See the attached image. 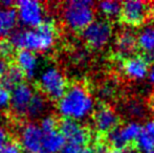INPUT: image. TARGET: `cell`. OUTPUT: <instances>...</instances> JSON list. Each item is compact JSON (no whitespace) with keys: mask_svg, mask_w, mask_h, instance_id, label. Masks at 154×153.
<instances>
[{"mask_svg":"<svg viewBox=\"0 0 154 153\" xmlns=\"http://www.w3.org/2000/svg\"><path fill=\"white\" fill-rule=\"evenodd\" d=\"M148 80L152 85H154V63L152 64L150 68H149V72H148Z\"/></svg>","mask_w":154,"mask_h":153,"instance_id":"obj_33","label":"cell"},{"mask_svg":"<svg viewBox=\"0 0 154 153\" xmlns=\"http://www.w3.org/2000/svg\"><path fill=\"white\" fill-rule=\"evenodd\" d=\"M113 29L111 23L105 19H95L82 31L84 42L92 49H101L109 43Z\"/></svg>","mask_w":154,"mask_h":153,"instance_id":"obj_5","label":"cell"},{"mask_svg":"<svg viewBox=\"0 0 154 153\" xmlns=\"http://www.w3.org/2000/svg\"><path fill=\"white\" fill-rule=\"evenodd\" d=\"M14 48L13 44L11 43L10 40L8 39H1L0 40V58H3V59L8 60L12 57L14 54Z\"/></svg>","mask_w":154,"mask_h":153,"instance_id":"obj_24","label":"cell"},{"mask_svg":"<svg viewBox=\"0 0 154 153\" xmlns=\"http://www.w3.org/2000/svg\"><path fill=\"white\" fill-rule=\"evenodd\" d=\"M18 21L29 29H36L45 21V8L36 0H21L16 2Z\"/></svg>","mask_w":154,"mask_h":153,"instance_id":"obj_6","label":"cell"},{"mask_svg":"<svg viewBox=\"0 0 154 153\" xmlns=\"http://www.w3.org/2000/svg\"><path fill=\"white\" fill-rule=\"evenodd\" d=\"M119 115L109 106H100L93 113V125L100 133H108L119 125Z\"/></svg>","mask_w":154,"mask_h":153,"instance_id":"obj_12","label":"cell"},{"mask_svg":"<svg viewBox=\"0 0 154 153\" xmlns=\"http://www.w3.org/2000/svg\"><path fill=\"white\" fill-rule=\"evenodd\" d=\"M10 141V135H8V132L6 131V129L3 128V127H0V151Z\"/></svg>","mask_w":154,"mask_h":153,"instance_id":"obj_29","label":"cell"},{"mask_svg":"<svg viewBox=\"0 0 154 153\" xmlns=\"http://www.w3.org/2000/svg\"><path fill=\"white\" fill-rule=\"evenodd\" d=\"M116 47L121 57H131L137 47L136 36L130 31H124L118 36Z\"/></svg>","mask_w":154,"mask_h":153,"instance_id":"obj_17","label":"cell"},{"mask_svg":"<svg viewBox=\"0 0 154 153\" xmlns=\"http://www.w3.org/2000/svg\"><path fill=\"white\" fill-rule=\"evenodd\" d=\"M81 149H82L81 147L75 145V144L65 143V145L63 146V148L59 153H79Z\"/></svg>","mask_w":154,"mask_h":153,"instance_id":"obj_28","label":"cell"},{"mask_svg":"<svg viewBox=\"0 0 154 153\" xmlns=\"http://www.w3.org/2000/svg\"><path fill=\"white\" fill-rule=\"evenodd\" d=\"M57 29L51 20H45L36 29H17L11 35L10 41L15 48L32 53H45L55 45Z\"/></svg>","mask_w":154,"mask_h":153,"instance_id":"obj_1","label":"cell"},{"mask_svg":"<svg viewBox=\"0 0 154 153\" xmlns=\"http://www.w3.org/2000/svg\"><path fill=\"white\" fill-rule=\"evenodd\" d=\"M59 131L64 136L66 143L75 144L81 148H84L89 141L88 130L78 121L63 118L59 123Z\"/></svg>","mask_w":154,"mask_h":153,"instance_id":"obj_8","label":"cell"},{"mask_svg":"<svg viewBox=\"0 0 154 153\" xmlns=\"http://www.w3.org/2000/svg\"><path fill=\"white\" fill-rule=\"evenodd\" d=\"M113 94V89L109 86H104L101 90H100V96L102 98H110Z\"/></svg>","mask_w":154,"mask_h":153,"instance_id":"obj_31","label":"cell"},{"mask_svg":"<svg viewBox=\"0 0 154 153\" xmlns=\"http://www.w3.org/2000/svg\"><path fill=\"white\" fill-rule=\"evenodd\" d=\"M79 153H97V150H94L91 147H84L80 150Z\"/></svg>","mask_w":154,"mask_h":153,"instance_id":"obj_35","label":"cell"},{"mask_svg":"<svg viewBox=\"0 0 154 153\" xmlns=\"http://www.w3.org/2000/svg\"><path fill=\"white\" fill-rule=\"evenodd\" d=\"M135 148L137 151H142L143 153L152 151L154 150V139L143 130L135 139Z\"/></svg>","mask_w":154,"mask_h":153,"instance_id":"obj_22","label":"cell"},{"mask_svg":"<svg viewBox=\"0 0 154 153\" xmlns=\"http://www.w3.org/2000/svg\"><path fill=\"white\" fill-rule=\"evenodd\" d=\"M97 8L108 18H116L121 16L122 3L116 0H105L97 3Z\"/></svg>","mask_w":154,"mask_h":153,"instance_id":"obj_21","label":"cell"},{"mask_svg":"<svg viewBox=\"0 0 154 153\" xmlns=\"http://www.w3.org/2000/svg\"><path fill=\"white\" fill-rule=\"evenodd\" d=\"M127 111L131 116H142L145 112V108L140 102L133 101L127 105Z\"/></svg>","mask_w":154,"mask_h":153,"instance_id":"obj_25","label":"cell"},{"mask_svg":"<svg viewBox=\"0 0 154 153\" xmlns=\"http://www.w3.org/2000/svg\"><path fill=\"white\" fill-rule=\"evenodd\" d=\"M136 43L145 53L147 61H154V24H146L140 29L136 35Z\"/></svg>","mask_w":154,"mask_h":153,"instance_id":"obj_15","label":"cell"},{"mask_svg":"<svg viewBox=\"0 0 154 153\" xmlns=\"http://www.w3.org/2000/svg\"><path fill=\"white\" fill-rule=\"evenodd\" d=\"M46 106L47 104L44 96L40 92H35L29 104V107H27L26 115L32 118H39L40 115H43V112L46 109Z\"/></svg>","mask_w":154,"mask_h":153,"instance_id":"obj_20","label":"cell"},{"mask_svg":"<svg viewBox=\"0 0 154 153\" xmlns=\"http://www.w3.org/2000/svg\"><path fill=\"white\" fill-rule=\"evenodd\" d=\"M149 14V6L145 1L128 0L122 3L121 18L124 23L132 26L140 25L146 21Z\"/></svg>","mask_w":154,"mask_h":153,"instance_id":"obj_9","label":"cell"},{"mask_svg":"<svg viewBox=\"0 0 154 153\" xmlns=\"http://www.w3.org/2000/svg\"><path fill=\"white\" fill-rule=\"evenodd\" d=\"M37 153H47V152H46V151H44V150H41V151L37 152Z\"/></svg>","mask_w":154,"mask_h":153,"instance_id":"obj_36","label":"cell"},{"mask_svg":"<svg viewBox=\"0 0 154 153\" xmlns=\"http://www.w3.org/2000/svg\"><path fill=\"white\" fill-rule=\"evenodd\" d=\"M65 143L66 141L59 130L51 131L49 133H44L42 149L47 153H59Z\"/></svg>","mask_w":154,"mask_h":153,"instance_id":"obj_18","label":"cell"},{"mask_svg":"<svg viewBox=\"0 0 154 153\" xmlns=\"http://www.w3.org/2000/svg\"><path fill=\"white\" fill-rule=\"evenodd\" d=\"M59 125L58 120L54 115H46L41 120L40 128L43 131V133H49L51 131L57 130V126Z\"/></svg>","mask_w":154,"mask_h":153,"instance_id":"obj_23","label":"cell"},{"mask_svg":"<svg viewBox=\"0 0 154 153\" xmlns=\"http://www.w3.org/2000/svg\"><path fill=\"white\" fill-rule=\"evenodd\" d=\"M34 89L29 84L21 83L13 90H11L10 107L13 113L17 116L26 115L27 107L34 96Z\"/></svg>","mask_w":154,"mask_h":153,"instance_id":"obj_11","label":"cell"},{"mask_svg":"<svg viewBox=\"0 0 154 153\" xmlns=\"http://www.w3.org/2000/svg\"><path fill=\"white\" fill-rule=\"evenodd\" d=\"M16 66L27 79H32L38 69L39 61L36 54L29 50H18L15 54Z\"/></svg>","mask_w":154,"mask_h":153,"instance_id":"obj_14","label":"cell"},{"mask_svg":"<svg viewBox=\"0 0 154 153\" xmlns=\"http://www.w3.org/2000/svg\"><path fill=\"white\" fill-rule=\"evenodd\" d=\"M142 131V126L137 122H129L108 132L106 139L116 150H122L128 147L132 142H135Z\"/></svg>","mask_w":154,"mask_h":153,"instance_id":"obj_7","label":"cell"},{"mask_svg":"<svg viewBox=\"0 0 154 153\" xmlns=\"http://www.w3.org/2000/svg\"><path fill=\"white\" fill-rule=\"evenodd\" d=\"M152 5H153V11H154V3L152 4Z\"/></svg>","mask_w":154,"mask_h":153,"instance_id":"obj_37","label":"cell"},{"mask_svg":"<svg viewBox=\"0 0 154 153\" xmlns=\"http://www.w3.org/2000/svg\"><path fill=\"white\" fill-rule=\"evenodd\" d=\"M57 108L63 118L79 122L93 112L94 100L84 85L72 84L67 87L64 96L58 101Z\"/></svg>","mask_w":154,"mask_h":153,"instance_id":"obj_2","label":"cell"},{"mask_svg":"<svg viewBox=\"0 0 154 153\" xmlns=\"http://www.w3.org/2000/svg\"><path fill=\"white\" fill-rule=\"evenodd\" d=\"M38 85L41 91L54 101H59L67 89L66 78L61 70L55 66L47 67L41 72Z\"/></svg>","mask_w":154,"mask_h":153,"instance_id":"obj_4","label":"cell"},{"mask_svg":"<svg viewBox=\"0 0 154 153\" xmlns=\"http://www.w3.org/2000/svg\"><path fill=\"white\" fill-rule=\"evenodd\" d=\"M0 153H22V148H21L19 142L12 141L11 139L0 151Z\"/></svg>","mask_w":154,"mask_h":153,"instance_id":"obj_26","label":"cell"},{"mask_svg":"<svg viewBox=\"0 0 154 153\" xmlns=\"http://www.w3.org/2000/svg\"><path fill=\"white\" fill-rule=\"evenodd\" d=\"M44 133L40 126L35 123H27L21 128L19 134V144L22 151L26 153H37L42 150Z\"/></svg>","mask_w":154,"mask_h":153,"instance_id":"obj_10","label":"cell"},{"mask_svg":"<svg viewBox=\"0 0 154 153\" xmlns=\"http://www.w3.org/2000/svg\"><path fill=\"white\" fill-rule=\"evenodd\" d=\"M120 153H138L137 149L135 147H131V146H128V147L124 148V149L120 150Z\"/></svg>","mask_w":154,"mask_h":153,"instance_id":"obj_34","label":"cell"},{"mask_svg":"<svg viewBox=\"0 0 154 153\" xmlns=\"http://www.w3.org/2000/svg\"><path fill=\"white\" fill-rule=\"evenodd\" d=\"M18 16L14 8H0V40L6 39L15 32Z\"/></svg>","mask_w":154,"mask_h":153,"instance_id":"obj_16","label":"cell"},{"mask_svg":"<svg viewBox=\"0 0 154 153\" xmlns=\"http://www.w3.org/2000/svg\"><path fill=\"white\" fill-rule=\"evenodd\" d=\"M11 91L0 86V109H5L10 107Z\"/></svg>","mask_w":154,"mask_h":153,"instance_id":"obj_27","label":"cell"},{"mask_svg":"<svg viewBox=\"0 0 154 153\" xmlns=\"http://www.w3.org/2000/svg\"><path fill=\"white\" fill-rule=\"evenodd\" d=\"M122 69L129 79L142 80L148 76V61L140 56H131L123 62Z\"/></svg>","mask_w":154,"mask_h":153,"instance_id":"obj_13","label":"cell"},{"mask_svg":"<svg viewBox=\"0 0 154 153\" xmlns=\"http://www.w3.org/2000/svg\"><path fill=\"white\" fill-rule=\"evenodd\" d=\"M23 79H24V76H23L22 72L16 65L10 66L5 74L0 78V86L11 91L15 87L20 85Z\"/></svg>","mask_w":154,"mask_h":153,"instance_id":"obj_19","label":"cell"},{"mask_svg":"<svg viewBox=\"0 0 154 153\" xmlns=\"http://www.w3.org/2000/svg\"><path fill=\"white\" fill-rule=\"evenodd\" d=\"M10 67L8 63V60L3 59V58H0V78L5 74V72L8 70V68Z\"/></svg>","mask_w":154,"mask_h":153,"instance_id":"obj_32","label":"cell"},{"mask_svg":"<svg viewBox=\"0 0 154 153\" xmlns=\"http://www.w3.org/2000/svg\"><path fill=\"white\" fill-rule=\"evenodd\" d=\"M143 130H144L147 134L150 135V136L154 139V118L148 121V122L145 124V127Z\"/></svg>","mask_w":154,"mask_h":153,"instance_id":"obj_30","label":"cell"},{"mask_svg":"<svg viewBox=\"0 0 154 153\" xmlns=\"http://www.w3.org/2000/svg\"><path fill=\"white\" fill-rule=\"evenodd\" d=\"M94 4L89 0H70L63 4V21L73 32L83 31L94 20Z\"/></svg>","mask_w":154,"mask_h":153,"instance_id":"obj_3","label":"cell"}]
</instances>
